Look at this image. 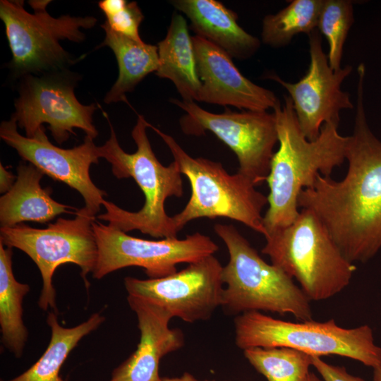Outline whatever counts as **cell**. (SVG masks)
Instances as JSON below:
<instances>
[{
    "mask_svg": "<svg viewBox=\"0 0 381 381\" xmlns=\"http://www.w3.org/2000/svg\"><path fill=\"white\" fill-rule=\"evenodd\" d=\"M365 66L358 67L356 111L349 136L348 169L341 181L319 174L303 189L298 207L311 210L351 262H366L381 250V141L369 128L363 105Z\"/></svg>",
    "mask_w": 381,
    "mask_h": 381,
    "instance_id": "obj_1",
    "label": "cell"
},
{
    "mask_svg": "<svg viewBox=\"0 0 381 381\" xmlns=\"http://www.w3.org/2000/svg\"><path fill=\"white\" fill-rule=\"evenodd\" d=\"M273 111L279 147L265 181L270 190L268 208L263 216L267 236L296 219L300 212L298 198L303 189L312 186L319 174L330 176L346 161L349 140V136L339 133V125L334 123H325L315 140L307 139L289 96H284V104L279 102Z\"/></svg>",
    "mask_w": 381,
    "mask_h": 381,
    "instance_id": "obj_2",
    "label": "cell"
},
{
    "mask_svg": "<svg viewBox=\"0 0 381 381\" xmlns=\"http://www.w3.org/2000/svg\"><path fill=\"white\" fill-rule=\"evenodd\" d=\"M103 114L109 125L110 137L99 146L100 158L111 164L117 179L133 178L143 193L145 202L138 212H130L105 200L102 205L106 212L97 218L126 233L138 230L154 238H177L179 232L172 217L165 211L164 203L170 197L183 195V180L178 164L173 161L164 166L157 159L146 133L149 123L143 115H138L131 132L137 150L130 154L121 148L108 115L105 112Z\"/></svg>",
    "mask_w": 381,
    "mask_h": 381,
    "instance_id": "obj_3",
    "label": "cell"
},
{
    "mask_svg": "<svg viewBox=\"0 0 381 381\" xmlns=\"http://www.w3.org/2000/svg\"><path fill=\"white\" fill-rule=\"evenodd\" d=\"M214 229L229 253L222 272L221 307L226 313L268 311L289 313L298 321L313 320L310 301L291 277L266 262L233 225L217 224Z\"/></svg>",
    "mask_w": 381,
    "mask_h": 381,
    "instance_id": "obj_4",
    "label": "cell"
},
{
    "mask_svg": "<svg viewBox=\"0 0 381 381\" xmlns=\"http://www.w3.org/2000/svg\"><path fill=\"white\" fill-rule=\"evenodd\" d=\"M265 240L262 253L295 279L310 301L327 300L338 294L356 270L310 210L301 209L291 224L270 233Z\"/></svg>",
    "mask_w": 381,
    "mask_h": 381,
    "instance_id": "obj_5",
    "label": "cell"
},
{
    "mask_svg": "<svg viewBox=\"0 0 381 381\" xmlns=\"http://www.w3.org/2000/svg\"><path fill=\"white\" fill-rule=\"evenodd\" d=\"M169 147L181 174L188 179L190 197L183 209L172 217L178 232L189 222L224 217L241 222L265 238L262 212L267 196L256 190L246 176L229 174L219 162L190 156L171 135L148 124Z\"/></svg>",
    "mask_w": 381,
    "mask_h": 381,
    "instance_id": "obj_6",
    "label": "cell"
},
{
    "mask_svg": "<svg viewBox=\"0 0 381 381\" xmlns=\"http://www.w3.org/2000/svg\"><path fill=\"white\" fill-rule=\"evenodd\" d=\"M234 332L235 344L243 351L288 347L319 358L346 357L372 368L381 362V347L376 344L368 325L344 328L334 319L290 322L249 311L235 317Z\"/></svg>",
    "mask_w": 381,
    "mask_h": 381,
    "instance_id": "obj_7",
    "label": "cell"
},
{
    "mask_svg": "<svg viewBox=\"0 0 381 381\" xmlns=\"http://www.w3.org/2000/svg\"><path fill=\"white\" fill-rule=\"evenodd\" d=\"M49 2L29 1L34 10L31 13L24 8L22 0L0 1V18L12 54L8 68L13 78L68 70L77 59L83 58H73L60 41L82 42L85 35L81 29L93 28L97 18L68 14L54 18L46 10Z\"/></svg>",
    "mask_w": 381,
    "mask_h": 381,
    "instance_id": "obj_8",
    "label": "cell"
},
{
    "mask_svg": "<svg viewBox=\"0 0 381 381\" xmlns=\"http://www.w3.org/2000/svg\"><path fill=\"white\" fill-rule=\"evenodd\" d=\"M75 215L71 219L58 218L44 229L23 223L0 229V243L22 250L37 266L42 279L38 306L44 311L52 308L57 314L52 278L59 266L78 265L85 287L90 286L87 277L92 273L98 255L92 229L95 215L85 207L78 209Z\"/></svg>",
    "mask_w": 381,
    "mask_h": 381,
    "instance_id": "obj_9",
    "label": "cell"
},
{
    "mask_svg": "<svg viewBox=\"0 0 381 381\" xmlns=\"http://www.w3.org/2000/svg\"><path fill=\"white\" fill-rule=\"evenodd\" d=\"M79 75L68 69L42 75H26L19 78L18 96L11 117L28 138H33L48 124L55 141L62 144L74 128L95 139L98 132L93 124L95 104L84 105L75 95Z\"/></svg>",
    "mask_w": 381,
    "mask_h": 381,
    "instance_id": "obj_10",
    "label": "cell"
},
{
    "mask_svg": "<svg viewBox=\"0 0 381 381\" xmlns=\"http://www.w3.org/2000/svg\"><path fill=\"white\" fill-rule=\"evenodd\" d=\"M170 102L186 112L180 120L185 134L201 135L210 131L235 153L239 174L256 186L266 181L278 143L274 113L234 111L226 108L223 113L214 114L193 101L171 99Z\"/></svg>",
    "mask_w": 381,
    "mask_h": 381,
    "instance_id": "obj_11",
    "label": "cell"
},
{
    "mask_svg": "<svg viewBox=\"0 0 381 381\" xmlns=\"http://www.w3.org/2000/svg\"><path fill=\"white\" fill-rule=\"evenodd\" d=\"M92 229L98 255L92 274L97 279L131 266L142 267L150 279L161 278L177 272L178 264L192 263L219 249L209 236L199 232L183 239L152 241L131 236L96 220Z\"/></svg>",
    "mask_w": 381,
    "mask_h": 381,
    "instance_id": "obj_12",
    "label": "cell"
},
{
    "mask_svg": "<svg viewBox=\"0 0 381 381\" xmlns=\"http://www.w3.org/2000/svg\"><path fill=\"white\" fill-rule=\"evenodd\" d=\"M223 266L213 255L156 279H124L128 295L148 300L186 322L207 320L221 306Z\"/></svg>",
    "mask_w": 381,
    "mask_h": 381,
    "instance_id": "obj_13",
    "label": "cell"
},
{
    "mask_svg": "<svg viewBox=\"0 0 381 381\" xmlns=\"http://www.w3.org/2000/svg\"><path fill=\"white\" fill-rule=\"evenodd\" d=\"M310 64L306 74L296 83L286 82L274 73L266 78L282 85L292 101L300 128L309 140H315L325 123L339 125L341 109H353L350 95L341 89L352 66L333 71L324 52L318 29L308 35Z\"/></svg>",
    "mask_w": 381,
    "mask_h": 381,
    "instance_id": "obj_14",
    "label": "cell"
},
{
    "mask_svg": "<svg viewBox=\"0 0 381 381\" xmlns=\"http://www.w3.org/2000/svg\"><path fill=\"white\" fill-rule=\"evenodd\" d=\"M17 122L12 118L0 125V137L15 149L25 162L39 169L44 174L78 191L85 207L93 214L99 212L105 200V191L97 187L90 176V168L100 158L99 146L94 139L85 135L83 143L71 149L53 145L47 138L44 126L33 138L18 131Z\"/></svg>",
    "mask_w": 381,
    "mask_h": 381,
    "instance_id": "obj_15",
    "label": "cell"
},
{
    "mask_svg": "<svg viewBox=\"0 0 381 381\" xmlns=\"http://www.w3.org/2000/svg\"><path fill=\"white\" fill-rule=\"evenodd\" d=\"M192 40L201 83L196 102L257 111L274 109L279 102L272 91L245 77L224 50L198 35Z\"/></svg>",
    "mask_w": 381,
    "mask_h": 381,
    "instance_id": "obj_16",
    "label": "cell"
},
{
    "mask_svg": "<svg viewBox=\"0 0 381 381\" xmlns=\"http://www.w3.org/2000/svg\"><path fill=\"white\" fill-rule=\"evenodd\" d=\"M127 301L137 317L140 341L135 351L113 370L109 381H162L159 361L183 346V334L169 327L172 316L161 306L130 295Z\"/></svg>",
    "mask_w": 381,
    "mask_h": 381,
    "instance_id": "obj_17",
    "label": "cell"
},
{
    "mask_svg": "<svg viewBox=\"0 0 381 381\" xmlns=\"http://www.w3.org/2000/svg\"><path fill=\"white\" fill-rule=\"evenodd\" d=\"M171 4L190 21V29L226 52L232 59H247L260 41L238 23V16L215 0H174Z\"/></svg>",
    "mask_w": 381,
    "mask_h": 381,
    "instance_id": "obj_18",
    "label": "cell"
},
{
    "mask_svg": "<svg viewBox=\"0 0 381 381\" xmlns=\"http://www.w3.org/2000/svg\"><path fill=\"white\" fill-rule=\"evenodd\" d=\"M17 179L9 191L0 198L1 228L23 222L45 224L61 214H75L78 209L60 203L51 197L50 188H42L44 175L31 164L20 163Z\"/></svg>",
    "mask_w": 381,
    "mask_h": 381,
    "instance_id": "obj_19",
    "label": "cell"
},
{
    "mask_svg": "<svg viewBox=\"0 0 381 381\" xmlns=\"http://www.w3.org/2000/svg\"><path fill=\"white\" fill-rule=\"evenodd\" d=\"M157 47L159 66L157 76L170 80L183 101L196 102L201 83L192 37L182 15L172 16L167 33Z\"/></svg>",
    "mask_w": 381,
    "mask_h": 381,
    "instance_id": "obj_20",
    "label": "cell"
},
{
    "mask_svg": "<svg viewBox=\"0 0 381 381\" xmlns=\"http://www.w3.org/2000/svg\"><path fill=\"white\" fill-rule=\"evenodd\" d=\"M101 27L105 37L99 47H109L119 66L118 78L106 94L104 102L106 104L127 102L126 94L132 92L148 74L157 71L159 66L158 47L118 34L106 22Z\"/></svg>",
    "mask_w": 381,
    "mask_h": 381,
    "instance_id": "obj_21",
    "label": "cell"
},
{
    "mask_svg": "<svg viewBox=\"0 0 381 381\" xmlns=\"http://www.w3.org/2000/svg\"><path fill=\"white\" fill-rule=\"evenodd\" d=\"M56 315L54 312L48 313L47 323L51 329V338L40 358L20 375L1 381H66L60 376L63 363L79 341L97 329L105 318L95 313L76 326L65 327L59 322Z\"/></svg>",
    "mask_w": 381,
    "mask_h": 381,
    "instance_id": "obj_22",
    "label": "cell"
},
{
    "mask_svg": "<svg viewBox=\"0 0 381 381\" xmlns=\"http://www.w3.org/2000/svg\"><path fill=\"white\" fill-rule=\"evenodd\" d=\"M12 255V248L0 243V329L3 345L20 358L28 336L23 320V300L30 286L15 278Z\"/></svg>",
    "mask_w": 381,
    "mask_h": 381,
    "instance_id": "obj_23",
    "label": "cell"
},
{
    "mask_svg": "<svg viewBox=\"0 0 381 381\" xmlns=\"http://www.w3.org/2000/svg\"><path fill=\"white\" fill-rule=\"evenodd\" d=\"M324 0H294L274 14L262 20V42L279 48L289 44L299 33L308 35L318 28Z\"/></svg>",
    "mask_w": 381,
    "mask_h": 381,
    "instance_id": "obj_24",
    "label": "cell"
},
{
    "mask_svg": "<svg viewBox=\"0 0 381 381\" xmlns=\"http://www.w3.org/2000/svg\"><path fill=\"white\" fill-rule=\"evenodd\" d=\"M243 355L267 381H306L312 366V356L288 347L249 348Z\"/></svg>",
    "mask_w": 381,
    "mask_h": 381,
    "instance_id": "obj_25",
    "label": "cell"
},
{
    "mask_svg": "<svg viewBox=\"0 0 381 381\" xmlns=\"http://www.w3.org/2000/svg\"><path fill=\"white\" fill-rule=\"evenodd\" d=\"M353 21V4L351 1H323L318 30L328 42L327 59L330 68L334 71L341 68L344 45Z\"/></svg>",
    "mask_w": 381,
    "mask_h": 381,
    "instance_id": "obj_26",
    "label": "cell"
},
{
    "mask_svg": "<svg viewBox=\"0 0 381 381\" xmlns=\"http://www.w3.org/2000/svg\"><path fill=\"white\" fill-rule=\"evenodd\" d=\"M98 6L106 16L105 22L113 31L134 40L143 41L139 28L144 15L135 1L102 0Z\"/></svg>",
    "mask_w": 381,
    "mask_h": 381,
    "instance_id": "obj_27",
    "label": "cell"
},
{
    "mask_svg": "<svg viewBox=\"0 0 381 381\" xmlns=\"http://www.w3.org/2000/svg\"><path fill=\"white\" fill-rule=\"evenodd\" d=\"M312 366L323 381H365L360 377L349 373L344 366L329 364L319 357L312 356Z\"/></svg>",
    "mask_w": 381,
    "mask_h": 381,
    "instance_id": "obj_28",
    "label": "cell"
},
{
    "mask_svg": "<svg viewBox=\"0 0 381 381\" xmlns=\"http://www.w3.org/2000/svg\"><path fill=\"white\" fill-rule=\"evenodd\" d=\"M17 179V176L12 174L11 171L6 169L0 163V193H6L11 190Z\"/></svg>",
    "mask_w": 381,
    "mask_h": 381,
    "instance_id": "obj_29",
    "label": "cell"
},
{
    "mask_svg": "<svg viewBox=\"0 0 381 381\" xmlns=\"http://www.w3.org/2000/svg\"><path fill=\"white\" fill-rule=\"evenodd\" d=\"M162 381H216V380H198L193 375L188 372L183 373L179 377H162Z\"/></svg>",
    "mask_w": 381,
    "mask_h": 381,
    "instance_id": "obj_30",
    "label": "cell"
},
{
    "mask_svg": "<svg viewBox=\"0 0 381 381\" xmlns=\"http://www.w3.org/2000/svg\"><path fill=\"white\" fill-rule=\"evenodd\" d=\"M373 381H381V362L377 366L373 368Z\"/></svg>",
    "mask_w": 381,
    "mask_h": 381,
    "instance_id": "obj_31",
    "label": "cell"
},
{
    "mask_svg": "<svg viewBox=\"0 0 381 381\" xmlns=\"http://www.w3.org/2000/svg\"><path fill=\"white\" fill-rule=\"evenodd\" d=\"M306 381H323L322 378L318 377L315 373L310 372Z\"/></svg>",
    "mask_w": 381,
    "mask_h": 381,
    "instance_id": "obj_32",
    "label": "cell"
}]
</instances>
